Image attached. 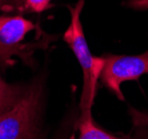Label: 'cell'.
I'll return each mask as SVG.
<instances>
[{"label":"cell","instance_id":"7a4b0ae2","mask_svg":"<svg viewBox=\"0 0 148 139\" xmlns=\"http://www.w3.org/2000/svg\"><path fill=\"white\" fill-rule=\"evenodd\" d=\"M41 92L39 83L33 84L12 108L0 115V139H39Z\"/></svg>","mask_w":148,"mask_h":139},{"label":"cell","instance_id":"5b68a950","mask_svg":"<svg viewBox=\"0 0 148 139\" xmlns=\"http://www.w3.org/2000/svg\"><path fill=\"white\" fill-rule=\"evenodd\" d=\"M77 139H125L99 128L93 121L92 112L81 114L79 121V138Z\"/></svg>","mask_w":148,"mask_h":139},{"label":"cell","instance_id":"277c9868","mask_svg":"<svg viewBox=\"0 0 148 139\" xmlns=\"http://www.w3.org/2000/svg\"><path fill=\"white\" fill-rule=\"evenodd\" d=\"M34 29L30 20L21 16H0V64L7 67L14 64V56L25 60L31 55V44H23L25 36Z\"/></svg>","mask_w":148,"mask_h":139},{"label":"cell","instance_id":"9c48e42d","mask_svg":"<svg viewBox=\"0 0 148 139\" xmlns=\"http://www.w3.org/2000/svg\"><path fill=\"white\" fill-rule=\"evenodd\" d=\"M128 7L137 10H145L148 9V0H128Z\"/></svg>","mask_w":148,"mask_h":139},{"label":"cell","instance_id":"30bf717a","mask_svg":"<svg viewBox=\"0 0 148 139\" xmlns=\"http://www.w3.org/2000/svg\"><path fill=\"white\" fill-rule=\"evenodd\" d=\"M132 139H148V121H146V125H145V131L139 130L136 134L135 136Z\"/></svg>","mask_w":148,"mask_h":139},{"label":"cell","instance_id":"3957f363","mask_svg":"<svg viewBox=\"0 0 148 139\" xmlns=\"http://www.w3.org/2000/svg\"><path fill=\"white\" fill-rule=\"evenodd\" d=\"M103 60L99 81L121 101L124 99L121 90L124 82L138 79L144 74H148V50L137 55L106 54Z\"/></svg>","mask_w":148,"mask_h":139},{"label":"cell","instance_id":"6da1fadb","mask_svg":"<svg viewBox=\"0 0 148 139\" xmlns=\"http://www.w3.org/2000/svg\"><path fill=\"white\" fill-rule=\"evenodd\" d=\"M84 7V0H79L74 7H69L71 13V22L63 34L64 41L73 51L83 71V91L81 95V112H92V105L96 85L99 81V75L103 67V56H93L86 38L84 34L83 25L81 22V13Z\"/></svg>","mask_w":148,"mask_h":139},{"label":"cell","instance_id":"ba28073f","mask_svg":"<svg viewBox=\"0 0 148 139\" xmlns=\"http://www.w3.org/2000/svg\"><path fill=\"white\" fill-rule=\"evenodd\" d=\"M52 0H25L27 9L33 12H42L47 10Z\"/></svg>","mask_w":148,"mask_h":139},{"label":"cell","instance_id":"52a82bcc","mask_svg":"<svg viewBox=\"0 0 148 139\" xmlns=\"http://www.w3.org/2000/svg\"><path fill=\"white\" fill-rule=\"evenodd\" d=\"M25 9V0H0V11H23Z\"/></svg>","mask_w":148,"mask_h":139},{"label":"cell","instance_id":"8992f818","mask_svg":"<svg viewBox=\"0 0 148 139\" xmlns=\"http://www.w3.org/2000/svg\"><path fill=\"white\" fill-rule=\"evenodd\" d=\"M25 91L17 85L7 83L0 75V115L12 108L25 94Z\"/></svg>","mask_w":148,"mask_h":139}]
</instances>
